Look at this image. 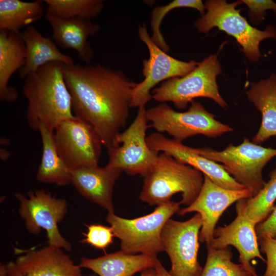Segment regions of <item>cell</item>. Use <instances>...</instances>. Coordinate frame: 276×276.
Returning <instances> with one entry per match:
<instances>
[{
    "label": "cell",
    "instance_id": "obj_1",
    "mask_svg": "<svg viewBox=\"0 0 276 276\" xmlns=\"http://www.w3.org/2000/svg\"><path fill=\"white\" fill-rule=\"evenodd\" d=\"M63 72L75 116L89 123L108 149L127 124L136 83L99 64H63Z\"/></svg>",
    "mask_w": 276,
    "mask_h": 276
},
{
    "label": "cell",
    "instance_id": "obj_2",
    "mask_svg": "<svg viewBox=\"0 0 276 276\" xmlns=\"http://www.w3.org/2000/svg\"><path fill=\"white\" fill-rule=\"evenodd\" d=\"M63 67L61 62H50L25 79L22 94L28 101L26 118L32 130L38 131L43 125L54 132L62 122L75 117Z\"/></svg>",
    "mask_w": 276,
    "mask_h": 276
},
{
    "label": "cell",
    "instance_id": "obj_3",
    "mask_svg": "<svg viewBox=\"0 0 276 276\" xmlns=\"http://www.w3.org/2000/svg\"><path fill=\"white\" fill-rule=\"evenodd\" d=\"M139 199L149 205H159L181 193L180 203L187 206L199 195L204 181L203 174L171 155L160 152L155 163L144 175Z\"/></svg>",
    "mask_w": 276,
    "mask_h": 276
},
{
    "label": "cell",
    "instance_id": "obj_4",
    "mask_svg": "<svg viewBox=\"0 0 276 276\" xmlns=\"http://www.w3.org/2000/svg\"><path fill=\"white\" fill-rule=\"evenodd\" d=\"M181 203L172 200L157 205L148 215L129 219L108 213L106 221L114 236L121 241V250L128 254L156 255L164 251L161 233L171 216L178 213Z\"/></svg>",
    "mask_w": 276,
    "mask_h": 276
},
{
    "label": "cell",
    "instance_id": "obj_5",
    "mask_svg": "<svg viewBox=\"0 0 276 276\" xmlns=\"http://www.w3.org/2000/svg\"><path fill=\"white\" fill-rule=\"evenodd\" d=\"M201 156L221 163L225 170L237 182L250 190L256 196L264 187L262 171L264 167L276 156V149L265 148L243 138L238 145L228 144L222 150L208 147L193 148Z\"/></svg>",
    "mask_w": 276,
    "mask_h": 276
},
{
    "label": "cell",
    "instance_id": "obj_6",
    "mask_svg": "<svg viewBox=\"0 0 276 276\" xmlns=\"http://www.w3.org/2000/svg\"><path fill=\"white\" fill-rule=\"evenodd\" d=\"M221 73L217 56L211 55L186 75L162 82L152 90V99L160 103L171 102L176 108L185 109L194 99L204 97L213 100L225 109L228 105L220 94L216 82L217 75Z\"/></svg>",
    "mask_w": 276,
    "mask_h": 276
},
{
    "label": "cell",
    "instance_id": "obj_7",
    "mask_svg": "<svg viewBox=\"0 0 276 276\" xmlns=\"http://www.w3.org/2000/svg\"><path fill=\"white\" fill-rule=\"evenodd\" d=\"M189 109L184 112L176 111L165 103L147 109L150 127L157 132L168 133L178 142L201 134L216 138L233 131L229 125L215 119L199 102L193 101Z\"/></svg>",
    "mask_w": 276,
    "mask_h": 276
},
{
    "label": "cell",
    "instance_id": "obj_8",
    "mask_svg": "<svg viewBox=\"0 0 276 276\" xmlns=\"http://www.w3.org/2000/svg\"><path fill=\"white\" fill-rule=\"evenodd\" d=\"M242 1L227 3L224 0H209L205 3L206 13L194 23L195 27L202 33H207L214 27L233 36L243 48L248 60L257 62L262 56L259 51L260 42L267 38L276 39V29L267 27L261 31L250 26L240 13L236 6Z\"/></svg>",
    "mask_w": 276,
    "mask_h": 276
},
{
    "label": "cell",
    "instance_id": "obj_9",
    "mask_svg": "<svg viewBox=\"0 0 276 276\" xmlns=\"http://www.w3.org/2000/svg\"><path fill=\"white\" fill-rule=\"evenodd\" d=\"M14 196L19 202L18 213L28 233L38 235L44 229L48 245L68 251L72 249L71 244L61 235L58 226L68 211L65 199L56 198L43 189L29 191L27 197L19 192Z\"/></svg>",
    "mask_w": 276,
    "mask_h": 276
},
{
    "label": "cell",
    "instance_id": "obj_10",
    "mask_svg": "<svg viewBox=\"0 0 276 276\" xmlns=\"http://www.w3.org/2000/svg\"><path fill=\"white\" fill-rule=\"evenodd\" d=\"M145 106L138 108L136 116L129 126L120 132L107 149V165L119 169L129 175L144 176L156 161L159 153L151 150L146 141L150 126Z\"/></svg>",
    "mask_w": 276,
    "mask_h": 276
},
{
    "label": "cell",
    "instance_id": "obj_11",
    "mask_svg": "<svg viewBox=\"0 0 276 276\" xmlns=\"http://www.w3.org/2000/svg\"><path fill=\"white\" fill-rule=\"evenodd\" d=\"M202 219L196 213L189 219H169L161 233L164 251L171 262L172 276H200L203 268L198 261Z\"/></svg>",
    "mask_w": 276,
    "mask_h": 276
},
{
    "label": "cell",
    "instance_id": "obj_12",
    "mask_svg": "<svg viewBox=\"0 0 276 276\" xmlns=\"http://www.w3.org/2000/svg\"><path fill=\"white\" fill-rule=\"evenodd\" d=\"M138 35L146 45L149 54V58L143 61L144 79L136 83L132 94L130 107L139 108L145 106L152 99L151 90L156 85L171 78L186 75L198 62L192 60L182 61L167 54L153 41L144 23L139 25Z\"/></svg>",
    "mask_w": 276,
    "mask_h": 276
},
{
    "label": "cell",
    "instance_id": "obj_13",
    "mask_svg": "<svg viewBox=\"0 0 276 276\" xmlns=\"http://www.w3.org/2000/svg\"><path fill=\"white\" fill-rule=\"evenodd\" d=\"M57 150L72 171L98 165L103 143L95 128L77 117L60 123L53 132Z\"/></svg>",
    "mask_w": 276,
    "mask_h": 276
},
{
    "label": "cell",
    "instance_id": "obj_14",
    "mask_svg": "<svg viewBox=\"0 0 276 276\" xmlns=\"http://www.w3.org/2000/svg\"><path fill=\"white\" fill-rule=\"evenodd\" d=\"M0 276L83 275L80 266L75 264L62 249L47 245L28 250L7 264H1Z\"/></svg>",
    "mask_w": 276,
    "mask_h": 276
},
{
    "label": "cell",
    "instance_id": "obj_15",
    "mask_svg": "<svg viewBox=\"0 0 276 276\" xmlns=\"http://www.w3.org/2000/svg\"><path fill=\"white\" fill-rule=\"evenodd\" d=\"M204 181L200 193L190 205L180 209L178 214L183 216L191 212L200 214L202 226L199 239L209 244L214 238L216 224L224 212L234 202L253 197L251 191L245 188L240 190L221 187L203 175Z\"/></svg>",
    "mask_w": 276,
    "mask_h": 276
},
{
    "label": "cell",
    "instance_id": "obj_16",
    "mask_svg": "<svg viewBox=\"0 0 276 276\" xmlns=\"http://www.w3.org/2000/svg\"><path fill=\"white\" fill-rule=\"evenodd\" d=\"M244 199L236 203V217L228 225L215 229L214 238L206 246L215 249L234 246L239 254V261L252 276H259L250 261L259 258L266 262L260 250L256 224L247 216Z\"/></svg>",
    "mask_w": 276,
    "mask_h": 276
},
{
    "label": "cell",
    "instance_id": "obj_17",
    "mask_svg": "<svg viewBox=\"0 0 276 276\" xmlns=\"http://www.w3.org/2000/svg\"><path fill=\"white\" fill-rule=\"evenodd\" d=\"M146 141L151 150L158 153H166L177 160L192 166L221 187L234 190L246 188L231 176L221 165L201 156L192 147L181 142L168 139L159 132L147 136Z\"/></svg>",
    "mask_w": 276,
    "mask_h": 276
},
{
    "label": "cell",
    "instance_id": "obj_18",
    "mask_svg": "<svg viewBox=\"0 0 276 276\" xmlns=\"http://www.w3.org/2000/svg\"><path fill=\"white\" fill-rule=\"evenodd\" d=\"M122 172L107 165L89 166L72 171L71 184L86 200L114 213L113 189Z\"/></svg>",
    "mask_w": 276,
    "mask_h": 276
},
{
    "label": "cell",
    "instance_id": "obj_19",
    "mask_svg": "<svg viewBox=\"0 0 276 276\" xmlns=\"http://www.w3.org/2000/svg\"><path fill=\"white\" fill-rule=\"evenodd\" d=\"M45 18L52 28V38L58 45L76 50L83 62H90L94 54L88 38L100 30L99 25L93 23L89 19L61 18L48 13Z\"/></svg>",
    "mask_w": 276,
    "mask_h": 276
},
{
    "label": "cell",
    "instance_id": "obj_20",
    "mask_svg": "<svg viewBox=\"0 0 276 276\" xmlns=\"http://www.w3.org/2000/svg\"><path fill=\"white\" fill-rule=\"evenodd\" d=\"M157 260L156 255L128 254L120 250L96 258L82 257L79 265L99 276H133L138 272L154 268Z\"/></svg>",
    "mask_w": 276,
    "mask_h": 276
},
{
    "label": "cell",
    "instance_id": "obj_21",
    "mask_svg": "<svg viewBox=\"0 0 276 276\" xmlns=\"http://www.w3.org/2000/svg\"><path fill=\"white\" fill-rule=\"evenodd\" d=\"M26 45L21 32L0 30V100L12 102L18 93L8 85L10 78L25 63Z\"/></svg>",
    "mask_w": 276,
    "mask_h": 276
},
{
    "label": "cell",
    "instance_id": "obj_22",
    "mask_svg": "<svg viewBox=\"0 0 276 276\" xmlns=\"http://www.w3.org/2000/svg\"><path fill=\"white\" fill-rule=\"evenodd\" d=\"M21 34L26 45L25 63L19 73L21 79H26L50 62L57 61L66 65L74 63L73 58L61 53L52 39L44 37L33 26L28 27Z\"/></svg>",
    "mask_w": 276,
    "mask_h": 276
},
{
    "label": "cell",
    "instance_id": "obj_23",
    "mask_svg": "<svg viewBox=\"0 0 276 276\" xmlns=\"http://www.w3.org/2000/svg\"><path fill=\"white\" fill-rule=\"evenodd\" d=\"M246 94L262 116L260 128L252 138V142L259 145L276 136V75L251 83Z\"/></svg>",
    "mask_w": 276,
    "mask_h": 276
},
{
    "label": "cell",
    "instance_id": "obj_24",
    "mask_svg": "<svg viewBox=\"0 0 276 276\" xmlns=\"http://www.w3.org/2000/svg\"><path fill=\"white\" fill-rule=\"evenodd\" d=\"M42 153L36 175L40 182L64 186L71 184V170L59 154L54 142L53 132L43 125L38 128Z\"/></svg>",
    "mask_w": 276,
    "mask_h": 276
},
{
    "label": "cell",
    "instance_id": "obj_25",
    "mask_svg": "<svg viewBox=\"0 0 276 276\" xmlns=\"http://www.w3.org/2000/svg\"><path fill=\"white\" fill-rule=\"evenodd\" d=\"M43 1L24 2L0 0V30L20 33L24 27L40 19L44 14Z\"/></svg>",
    "mask_w": 276,
    "mask_h": 276
},
{
    "label": "cell",
    "instance_id": "obj_26",
    "mask_svg": "<svg viewBox=\"0 0 276 276\" xmlns=\"http://www.w3.org/2000/svg\"><path fill=\"white\" fill-rule=\"evenodd\" d=\"M47 13L61 18L89 19L97 16L104 8L101 0H45Z\"/></svg>",
    "mask_w": 276,
    "mask_h": 276
},
{
    "label": "cell",
    "instance_id": "obj_27",
    "mask_svg": "<svg viewBox=\"0 0 276 276\" xmlns=\"http://www.w3.org/2000/svg\"><path fill=\"white\" fill-rule=\"evenodd\" d=\"M207 246V258L200 276H252L241 264L232 261L229 247L215 249Z\"/></svg>",
    "mask_w": 276,
    "mask_h": 276
},
{
    "label": "cell",
    "instance_id": "obj_28",
    "mask_svg": "<svg viewBox=\"0 0 276 276\" xmlns=\"http://www.w3.org/2000/svg\"><path fill=\"white\" fill-rule=\"evenodd\" d=\"M269 180L255 196L245 199L247 216L256 224L264 220L271 213L276 200V163L269 173Z\"/></svg>",
    "mask_w": 276,
    "mask_h": 276
},
{
    "label": "cell",
    "instance_id": "obj_29",
    "mask_svg": "<svg viewBox=\"0 0 276 276\" xmlns=\"http://www.w3.org/2000/svg\"><path fill=\"white\" fill-rule=\"evenodd\" d=\"M181 7L195 9L202 16L205 14L206 10L205 5L201 0H174L167 5L155 7L151 12L150 20L152 31L151 38L157 46L166 53L169 51V47L160 30L162 22L169 12Z\"/></svg>",
    "mask_w": 276,
    "mask_h": 276
},
{
    "label": "cell",
    "instance_id": "obj_30",
    "mask_svg": "<svg viewBox=\"0 0 276 276\" xmlns=\"http://www.w3.org/2000/svg\"><path fill=\"white\" fill-rule=\"evenodd\" d=\"M86 233H83L84 238L80 242L86 243L99 249L105 250L113 242L115 237L111 227L100 224L86 225Z\"/></svg>",
    "mask_w": 276,
    "mask_h": 276
},
{
    "label": "cell",
    "instance_id": "obj_31",
    "mask_svg": "<svg viewBox=\"0 0 276 276\" xmlns=\"http://www.w3.org/2000/svg\"><path fill=\"white\" fill-rule=\"evenodd\" d=\"M258 240L261 252L266 257V268L262 276H276V239L265 235Z\"/></svg>",
    "mask_w": 276,
    "mask_h": 276
},
{
    "label": "cell",
    "instance_id": "obj_32",
    "mask_svg": "<svg viewBox=\"0 0 276 276\" xmlns=\"http://www.w3.org/2000/svg\"><path fill=\"white\" fill-rule=\"evenodd\" d=\"M258 239L267 235L276 239V205L269 216L256 226Z\"/></svg>",
    "mask_w": 276,
    "mask_h": 276
},
{
    "label": "cell",
    "instance_id": "obj_33",
    "mask_svg": "<svg viewBox=\"0 0 276 276\" xmlns=\"http://www.w3.org/2000/svg\"><path fill=\"white\" fill-rule=\"evenodd\" d=\"M249 9V14L253 17L262 18L267 10L276 11V3L271 0H243Z\"/></svg>",
    "mask_w": 276,
    "mask_h": 276
},
{
    "label": "cell",
    "instance_id": "obj_34",
    "mask_svg": "<svg viewBox=\"0 0 276 276\" xmlns=\"http://www.w3.org/2000/svg\"><path fill=\"white\" fill-rule=\"evenodd\" d=\"M154 268L156 270L159 276H172L169 271L165 268L158 259L156 262Z\"/></svg>",
    "mask_w": 276,
    "mask_h": 276
},
{
    "label": "cell",
    "instance_id": "obj_35",
    "mask_svg": "<svg viewBox=\"0 0 276 276\" xmlns=\"http://www.w3.org/2000/svg\"><path fill=\"white\" fill-rule=\"evenodd\" d=\"M140 276H159L154 268H150L142 272Z\"/></svg>",
    "mask_w": 276,
    "mask_h": 276
},
{
    "label": "cell",
    "instance_id": "obj_36",
    "mask_svg": "<svg viewBox=\"0 0 276 276\" xmlns=\"http://www.w3.org/2000/svg\"><path fill=\"white\" fill-rule=\"evenodd\" d=\"M10 153L5 149L1 150V157L3 160H6L9 157Z\"/></svg>",
    "mask_w": 276,
    "mask_h": 276
},
{
    "label": "cell",
    "instance_id": "obj_37",
    "mask_svg": "<svg viewBox=\"0 0 276 276\" xmlns=\"http://www.w3.org/2000/svg\"><path fill=\"white\" fill-rule=\"evenodd\" d=\"M85 276H96V274H89V275H85Z\"/></svg>",
    "mask_w": 276,
    "mask_h": 276
}]
</instances>
